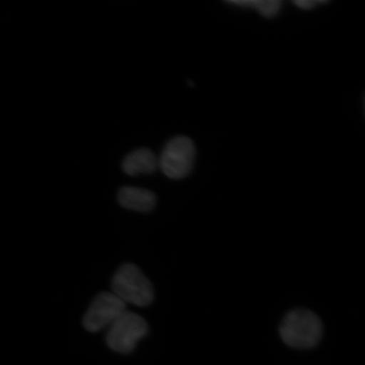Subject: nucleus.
Returning a JSON list of instances; mask_svg holds the SVG:
<instances>
[{
  "label": "nucleus",
  "mask_w": 365,
  "mask_h": 365,
  "mask_svg": "<svg viewBox=\"0 0 365 365\" xmlns=\"http://www.w3.org/2000/svg\"><path fill=\"white\" fill-rule=\"evenodd\" d=\"M118 200L123 207L140 212L152 211L157 203L156 195L152 191L130 186L120 190Z\"/></svg>",
  "instance_id": "423d86ee"
},
{
  "label": "nucleus",
  "mask_w": 365,
  "mask_h": 365,
  "mask_svg": "<svg viewBox=\"0 0 365 365\" xmlns=\"http://www.w3.org/2000/svg\"><path fill=\"white\" fill-rule=\"evenodd\" d=\"M126 312V304L120 299L108 292L96 297L88 312L85 314L83 325L86 330L98 332L109 327Z\"/></svg>",
  "instance_id": "39448f33"
},
{
  "label": "nucleus",
  "mask_w": 365,
  "mask_h": 365,
  "mask_svg": "<svg viewBox=\"0 0 365 365\" xmlns=\"http://www.w3.org/2000/svg\"><path fill=\"white\" fill-rule=\"evenodd\" d=\"M323 335L321 319L307 309H295L287 314L280 327V336L291 348L309 349L316 346Z\"/></svg>",
  "instance_id": "f257e3e1"
},
{
  "label": "nucleus",
  "mask_w": 365,
  "mask_h": 365,
  "mask_svg": "<svg viewBox=\"0 0 365 365\" xmlns=\"http://www.w3.org/2000/svg\"><path fill=\"white\" fill-rule=\"evenodd\" d=\"M112 293L125 304L148 307L154 299L153 287L148 278L133 264L118 269L112 280Z\"/></svg>",
  "instance_id": "f03ea898"
},
{
  "label": "nucleus",
  "mask_w": 365,
  "mask_h": 365,
  "mask_svg": "<svg viewBox=\"0 0 365 365\" xmlns=\"http://www.w3.org/2000/svg\"><path fill=\"white\" fill-rule=\"evenodd\" d=\"M158 168V158L148 148L134 150L123 162V170L130 176L150 175Z\"/></svg>",
  "instance_id": "0eeeda50"
},
{
  "label": "nucleus",
  "mask_w": 365,
  "mask_h": 365,
  "mask_svg": "<svg viewBox=\"0 0 365 365\" xmlns=\"http://www.w3.org/2000/svg\"><path fill=\"white\" fill-rule=\"evenodd\" d=\"M241 7H251L257 10L264 17L272 18L280 11V0H232L230 1Z\"/></svg>",
  "instance_id": "6e6552de"
},
{
  "label": "nucleus",
  "mask_w": 365,
  "mask_h": 365,
  "mask_svg": "<svg viewBox=\"0 0 365 365\" xmlns=\"http://www.w3.org/2000/svg\"><path fill=\"white\" fill-rule=\"evenodd\" d=\"M193 141L186 136H178L166 145L158 158V168L173 180H181L189 175L195 161Z\"/></svg>",
  "instance_id": "20e7f679"
},
{
  "label": "nucleus",
  "mask_w": 365,
  "mask_h": 365,
  "mask_svg": "<svg viewBox=\"0 0 365 365\" xmlns=\"http://www.w3.org/2000/svg\"><path fill=\"white\" fill-rule=\"evenodd\" d=\"M148 331V323L144 318L126 310L108 327L107 344L117 353L130 354Z\"/></svg>",
  "instance_id": "7ed1b4c3"
},
{
  "label": "nucleus",
  "mask_w": 365,
  "mask_h": 365,
  "mask_svg": "<svg viewBox=\"0 0 365 365\" xmlns=\"http://www.w3.org/2000/svg\"><path fill=\"white\" fill-rule=\"evenodd\" d=\"M324 3H326V1H322V0H299V1L294 2L297 6L303 9V10H312L317 4Z\"/></svg>",
  "instance_id": "1a4fd4ad"
}]
</instances>
